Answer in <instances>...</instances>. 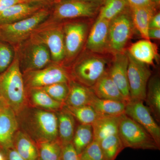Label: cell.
I'll list each match as a JSON object with an SVG mask.
<instances>
[{
    "label": "cell",
    "instance_id": "cell-41",
    "mask_svg": "<svg viewBox=\"0 0 160 160\" xmlns=\"http://www.w3.org/2000/svg\"><path fill=\"white\" fill-rule=\"evenodd\" d=\"M148 36L149 40H160V29L149 28L148 30Z\"/></svg>",
    "mask_w": 160,
    "mask_h": 160
},
{
    "label": "cell",
    "instance_id": "cell-4",
    "mask_svg": "<svg viewBox=\"0 0 160 160\" xmlns=\"http://www.w3.org/2000/svg\"><path fill=\"white\" fill-rule=\"evenodd\" d=\"M109 61L104 54L87 51L72 67L70 74L71 78L91 88L107 70Z\"/></svg>",
    "mask_w": 160,
    "mask_h": 160
},
{
    "label": "cell",
    "instance_id": "cell-31",
    "mask_svg": "<svg viewBox=\"0 0 160 160\" xmlns=\"http://www.w3.org/2000/svg\"><path fill=\"white\" fill-rule=\"evenodd\" d=\"M39 160H61L62 145L58 139L36 144Z\"/></svg>",
    "mask_w": 160,
    "mask_h": 160
},
{
    "label": "cell",
    "instance_id": "cell-43",
    "mask_svg": "<svg viewBox=\"0 0 160 160\" xmlns=\"http://www.w3.org/2000/svg\"><path fill=\"white\" fill-rule=\"evenodd\" d=\"M62 0H57L56 2ZM76 1H82V2H89L102 3L104 0H76Z\"/></svg>",
    "mask_w": 160,
    "mask_h": 160
},
{
    "label": "cell",
    "instance_id": "cell-26",
    "mask_svg": "<svg viewBox=\"0 0 160 160\" xmlns=\"http://www.w3.org/2000/svg\"><path fill=\"white\" fill-rule=\"evenodd\" d=\"M126 104L125 102L99 98L93 93L89 106L98 114L119 116L125 114Z\"/></svg>",
    "mask_w": 160,
    "mask_h": 160
},
{
    "label": "cell",
    "instance_id": "cell-5",
    "mask_svg": "<svg viewBox=\"0 0 160 160\" xmlns=\"http://www.w3.org/2000/svg\"><path fill=\"white\" fill-rule=\"evenodd\" d=\"M118 134L124 147L143 150H160L152 137L146 129L125 114L121 115Z\"/></svg>",
    "mask_w": 160,
    "mask_h": 160
},
{
    "label": "cell",
    "instance_id": "cell-16",
    "mask_svg": "<svg viewBox=\"0 0 160 160\" xmlns=\"http://www.w3.org/2000/svg\"><path fill=\"white\" fill-rule=\"evenodd\" d=\"M18 129L16 114L6 105L0 112V151L13 148V138Z\"/></svg>",
    "mask_w": 160,
    "mask_h": 160
},
{
    "label": "cell",
    "instance_id": "cell-14",
    "mask_svg": "<svg viewBox=\"0 0 160 160\" xmlns=\"http://www.w3.org/2000/svg\"><path fill=\"white\" fill-rule=\"evenodd\" d=\"M113 55L112 61L107 71L127 102L130 101L127 76L129 59L127 50Z\"/></svg>",
    "mask_w": 160,
    "mask_h": 160
},
{
    "label": "cell",
    "instance_id": "cell-35",
    "mask_svg": "<svg viewBox=\"0 0 160 160\" xmlns=\"http://www.w3.org/2000/svg\"><path fill=\"white\" fill-rule=\"evenodd\" d=\"M80 160H106L100 143L93 141L79 155Z\"/></svg>",
    "mask_w": 160,
    "mask_h": 160
},
{
    "label": "cell",
    "instance_id": "cell-45",
    "mask_svg": "<svg viewBox=\"0 0 160 160\" xmlns=\"http://www.w3.org/2000/svg\"><path fill=\"white\" fill-rule=\"evenodd\" d=\"M0 160H6L5 154L1 151H0Z\"/></svg>",
    "mask_w": 160,
    "mask_h": 160
},
{
    "label": "cell",
    "instance_id": "cell-11",
    "mask_svg": "<svg viewBox=\"0 0 160 160\" xmlns=\"http://www.w3.org/2000/svg\"><path fill=\"white\" fill-rule=\"evenodd\" d=\"M30 38L47 46L53 62L59 64L65 59L66 52L62 26L53 25L37 29Z\"/></svg>",
    "mask_w": 160,
    "mask_h": 160
},
{
    "label": "cell",
    "instance_id": "cell-32",
    "mask_svg": "<svg viewBox=\"0 0 160 160\" xmlns=\"http://www.w3.org/2000/svg\"><path fill=\"white\" fill-rule=\"evenodd\" d=\"M64 107L72 115L75 119L78 121L80 124L92 125L99 116L93 108L89 105L77 107L64 105Z\"/></svg>",
    "mask_w": 160,
    "mask_h": 160
},
{
    "label": "cell",
    "instance_id": "cell-44",
    "mask_svg": "<svg viewBox=\"0 0 160 160\" xmlns=\"http://www.w3.org/2000/svg\"><path fill=\"white\" fill-rule=\"evenodd\" d=\"M6 105V104L3 102V100L0 98V112H1L3 108H4Z\"/></svg>",
    "mask_w": 160,
    "mask_h": 160
},
{
    "label": "cell",
    "instance_id": "cell-22",
    "mask_svg": "<svg viewBox=\"0 0 160 160\" xmlns=\"http://www.w3.org/2000/svg\"><path fill=\"white\" fill-rule=\"evenodd\" d=\"M121 116L99 115L92 124L94 140L99 142L109 136L118 134Z\"/></svg>",
    "mask_w": 160,
    "mask_h": 160
},
{
    "label": "cell",
    "instance_id": "cell-2",
    "mask_svg": "<svg viewBox=\"0 0 160 160\" xmlns=\"http://www.w3.org/2000/svg\"><path fill=\"white\" fill-rule=\"evenodd\" d=\"M0 98L17 114L27 105L26 89L18 55L0 75Z\"/></svg>",
    "mask_w": 160,
    "mask_h": 160
},
{
    "label": "cell",
    "instance_id": "cell-36",
    "mask_svg": "<svg viewBox=\"0 0 160 160\" xmlns=\"http://www.w3.org/2000/svg\"><path fill=\"white\" fill-rule=\"evenodd\" d=\"M61 160H80L72 143L63 145Z\"/></svg>",
    "mask_w": 160,
    "mask_h": 160
},
{
    "label": "cell",
    "instance_id": "cell-38",
    "mask_svg": "<svg viewBox=\"0 0 160 160\" xmlns=\"http://www.w3.org/2000/svg\"><path fill=\"white\" fill-rule=\"evenodd\" d=\"M28 0H0V13L11 6L23 2H28Z\"/></svg>",
    "mask_w": 160,
    "mask_h": 160
},
{
    "label": "cell",
    "instance_id": "cell-12",
    "mask_svg": "<svg viewBox=\"0 0 160 160\" xmlns=\"http://www.w3.org/2000/svg\"><path fill=\"white\" fill-rule=\"evenodd\" d=\"M89 23L83 21L69 22L62 26L65 41V59L72 60L82 50L89 29Z\"/></svg>",
    "mask_w": 160,
    "mask_h": 160
},
{
    "label": "cell",
    "instance_id": "cell-37",
    "mask_svg": "<svg viewBox=\"0 0 160 160\" xmlns=\"http://www.w3.org/2000/svg\"><path fill=\"white\" fill-rule=\"evenodd\" d=\"M130 8L156 6L160 7V0H125Z\"/></svg>",
    "mask_w": 160,
    "mask_h": 160
},
{
    "label": "cell",
    "instance_id": "cell-3",
    "mask_svg": "<svg viewBox=\"0 0 160 160\" xmlns=\"http://www.w3.org/2000/svg\"><path fill=\"white\" fill-rule=\"evenodd\" d=\"M51 7H44L31 16L18 22L0 26V40L12 46L25 42L41 24L49 18Z\"/></svg>",
    "mask_w": 160,
    "mask_h": 160
},
{
    "label": "cell",
    "instance_id": "cell-27",
    "mask_svg": "<svg viewBox=\"0 0 160 160\" xmlns=\"http://www.w3.org/2000/svg\"><path fill=\"white\" fill-rule=\"evenodd\" d=\"M147 107L158 122L160 121V79L158 75L151 77L146 89Z\"/></svg>",
    "mask_w": 160,
    "mask_h": 160
},
{
    "label": "cell",
    "instance_id": "cell-42",
    "mask_svg": "<svg viewBox=\"0 0 160 160\" xmlns=\"http://www.w3.org/2000/svg\"><path fill=\"white\" fill-rule=\"evenodd\" d=\"M29 2L41 3L47 6H51L57 0H28Z\"/></svg>",
    "mask_w": 160,
    "mask_h": 160
},
{
    "label": "cell",
    "instance_id": "cell-8",
    "mask_svg": "<svg viewBox=\"0 0 160 160\" xmlns=\"http://www.w3.org/2000/svg\"><path fill=\"white\" fill-rule=\"evenodd\" d=\"M22 74L25 87L27 89L42 88L56 83H69L72 79L66 68L57 63Z\"/></svg>",
    "mask_w": 160,
    "mask_h": 160
},
{
    "label": "cell",
    "instance_id": "cell-19",
    "mask_svg": "<svg viewBox=\"0 0 160 160\" xmlns=\"http://www.w3.org/2000/svg\"><path fill=\"white\" fill-rule=\"evenodd\" d=\"M26 90L27 105L52 112H57L64 104L52 98L41 88H30Z\"/></svg>",
    "mask_w": 160,
    "mask_h": 160
},
{
    "label": "cell",
    "instance_id": "cell-21",
    "mask_svg": "<svg viewBox=\"0 0 160 160\" xmlns=\"http://www.w3.org/2000/svg\"><path fill=\"white\" fill-rule=\"evenodd\" d=\"M127 51L135 59L147 65H153L158 56L157 45L145 39L132 44Z\"/></svg>",
    "mask_w": 160,
    "mask_h": 160
},
{
    "label": "cell",
    "instance_id": "cell-40",
    "mask_svg": "<svg viewBox=\"0 0 160 160\" xmlns=\"http://www.w3.org/2000/svg\"><path fill=\"white\" fill-rule=\"evenodd\" d=\"M149 28L160 29V12L159 10L157 12L150 20Z\"/></svg>",
    "mask_w": 160,
    "mask_h": 160
},
{
    "label": "cell",
    "instance_id": "cell-20",
    "mask_svg": "<svg viewBox=\"0 0 160 160\" xmlns=\"http://www.w3.org/2000/svg\"><path fill=\"white\" fill-rule=\"evenodd\" d=\"M129 8L135 29L138 32L143 39L149 40L148 32L149 23L153 15L159 10L160 7L148 6Z\"/></svg>",
    "mask_w": 160,
    "mask_h": 160
},
{
    "label": "cell",
    "instance_id": "cell-13",
    "mask_svg": "<svg viewBox=\"0 0 160 160\" xmlns=\"http://www.w3.org/2000/svg\"><path fill=\"white\" fill-rule=\"evenodd\" d=\"M141 100H130L127 102L125 114L134 120L148 132L160 146V128L152 116L147 106Z\"/></svg>",
    "mask_w": 160,
    "mask_h": 160
},
{
    "label": "cell",
    "instance_id": "cell-23",
    "mask_svg": "<svg viewBox=\"0 0 160 160\" xmlns=\"http://www.w3.org/2000/svg\"><path fill=\"white\" fill-rule=\"evenodd\" d=\"M13 148L25 160H39L36 143L19 129L13 138Z\"/></svg>",
    "mask_w": 160,
    "mask_h": 160
},
{
    "label": "cell",
    "instance_id": "cell-18",
    "mask_svg": "<svg viewBox=\"0 0 160 160\" xmlns=\"http://www.w3.org/2000/svg\"><path fill=\"white\" fill-rule=\"evenodd\" d=\"M90 89L94 95L99 98L126 102L117 86L109 76L107 70Z\"/></svg>",
    "mask_w": 160,
    "mask_h": 160
},
{
    "label": "cell",
    "instance_id": "cell-25",
    "mask_svg": "<svg viewBox=\"0 0 160 160\" xmlns=\"http://www.w3.org/2000/svg\"><path fill=\"white\" fill-rule=\"evenodd\" d=\"M56 113L58 118V140L62 146L72 143L76 129L75 119L64 106Z\"/></svg>",
    "mask_w": 160,
    "mask_h": 160
},
{
    "label": "cell",
    "instance_id": "cell-9",
    "mask_svg": "<svg viewBox=\"0 0 160 160\" xmlns=\"http://www.w3.org/2000/svg\"><path fill=\"white\" fill-rule=\"evenodd\" d=\"M18 58L22 72L39 70L49 65L51 54L46 45L30 38ZM18 55V54H17Z\"/></svg>",
    "mask_w": 160,
    "mask_h": 160
},
{
    "label": "cell",
    "instance_id": "cell-17",
    "mask_svg": "<svg viewBox=\"0 0 160 160\" xmlns=\"http://www.w3.org/2000/svg\"><path fill=\"white\" fill-rule=\"evenodd\" d=\"M46 6L41 3L29 1L18 3L0 13V26L24 19Z\"/></svg>",
    "mask_w": 160,
    "mask_h": 160
},
{
    "label": "cell",
    "instance_id": "cell-15",
    "mask_svg": "<svg viewBox=\"0 0 160 160\" xmlns=\"http://www.w3.org/2000/svg\"><path fill=\"white\" fill-rule=\"evenodd\" d=\"M109 24V21L97 18L86 38L87 51L100 54L108 52Z\"/></svg>",
    "mask_w": 160,
    "mask_h": 160
},
{
    "label": "cell",
    "instance_id": "cell-7",
    "mask_svg": "<svg viewBox=\"0 0 160 160\" xmlns=\"http://www.w3.org/2000/svg\"><path fill=\"white\" fill-rule=\"evenodd\" d=\"M102 3L76 0L58 1L52 6L49 18L54 22L82 18H92L98 16Z\"/></svg>",
    "mask_w": 160,
    "mask_h": 160
},
{
    "label": "cell",
    "instance_id": "cell-10",
    "mask_svg": "<svg viewBox=\"0 0 160 160\" xmlns=\"http://www.w3.org/2000/svg\"><path fill=\"white\" fill-rule=\"evenodd\" d=\"M127 53L129 59L127 76L130 100L145 101L147 85L151 77V70L148 65L137 61L128 52Z\"/></svg>",
    "mask_w": 160,
    "mask_h": 160
},
{
    "label": "cell",
    "instance_id": "cell-39",
    "mask_svg": "<svg viewBox=\"0 0 160 160\" xmlns=\"http://www.w3.org/2000/svg\"><path fill=\"white\" fill-rule=\"evenodd\" d=\"M2 152L5 154L6 160H25L13 148Z\"/></svg>",
    "mask_w": 160,
    "mask_h": 160
},
{
    "label": "cell",
    "instance_id": "cell-28",
    "mask_svg": "<svg viewBox=\"0 0 160 160\" xmlns=\"http://www.w3.org/2000/svg\"><path fill=\"white\" fill-rule=\"evenodd\" d=\"M93 139L92 125L80 124L76 128L72 143L79 155Z\"/></svg>",
    "mask_w": 160,
    "mask_h": 160
},
{
    "label": "cell",
    "instance_id": "cell-24",
    "mask_svg": "<svg viewBox=\"0 0 160 160\" xmlns=\"http://www.w3.org/2000/svg\"><path fill=\"white\" fill-rule=\"evenodd\" d=\"M69 91L64 105L77 107L89 105L92 93L90 88L71 79L69 82Z\"/></svg>",
    "mask_w": 160,
    "mask_h": 160
},
{
    "label": "cell",
    "instance_id": "cell-34",
    "mask_svg": "<svg viewBox=\"0 0 160 160\" xmlns=\"http://www.w3.org/2000/svg\"><path fill=\"white\" fill-rule=\"evenodd\" d=\"M15 54L12 45L0 40V75L9 68Z\"/></svg>",
    "mask_w": 160,
    "mask_h": 160
},
{
    "label": "cell",
    "instance_id": "cell-33",
    "mask_svg": "<svg viewBox=\"0 0 160 160\" xmlns=\"http://www.w3.org/2000/svg\"><path fill=\"white\" fill-rule=\"evenodd\" d=\"M53 99L64 104L69 91V83L59 82L40 88Z\"/></svg>",
    "mask_w": 160,
    "mask_h": 160
},
{
    "label": "cell",
    "instance_id": "cell-6",
    "mask_svg": "<svg viewBox=\"0 0 160 160\" xmlns=\"http://www.w3.org/2000/svg\"><path fill=\"white\" fill-rule=\"evenodd\" d=\"M135 28L129 6L109 21L108 52L114 55L125 51L133 35Z\"/></svg>",
    "mask_w": 160,
    "mask_h": 160
},
{
    "label": "cell",
    "instance_id": "cell-30",
    "mask_svg": "<svg viewBox=\"0 0 160 160\" xmlns=\"http://www.w3.org/2000/svg\"><path fill=\"white\" fill-rule=\"evenodd\" d=\"M106 160H115L125 149L118 134L112 135L99 142Z\"/></svg>",
    "mask_w": 160,
    "mask_h": 160
},
{
    "label": "cell",
    "instance_id": "cell-1",
    "mask_svg": "<svg viewBox=\"0 0 160 160\" xmlns=\"http://www.w3.org/2000/svg\"><path fill=\"white\" fill-rule=\"evenodd\" d=\"M16 116L19 129L36 144L58 139V118L55 112L27 105Z\"/></svg>",
    "mask_w": 160,
    "mask_h": 160
},
{
    "label": "cell",
    "instance_id": "cell-29",
    "mask_svg": "<svg viewBox=\"0 0 160 160\" xmlns=\"http://www.w3.org/2000/svg\"><path fill=\"white\" fill-rule=\"evenodd\" d=\"M128 7L125 0H104L97 18L110 21Z\"/></svg>",
    "mask_w": 160,
    "mask_h": 160
}]
</instances>
